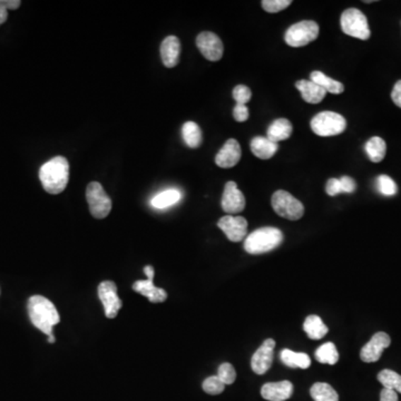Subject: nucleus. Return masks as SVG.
<instances>
[{
    "mask_svg": "<svg viewBox=\"0 0 401 401\" xmlns=\"http://www.w3.org/2000/svg\"><path fill=\"white\" fill-rule=\"evenodd\" d=\"M281 360L284 365L290 368H300L308 369L311 365V359L307 354L303 352H294L290 349H284L281 351Z\"/></svg>",
    "mask_w": 401,
    "mask_h": 401,
    "instance_id": "nucleus-22",
    "label": "nucleus"
},
{
    "mask_svg": "<svg viewBox=\"0 0 401 401\" xmlns=\"http://www.w3.org/2000/svg\"><path fill=\"white\" fill-rule=\"evenodd\" d=\"M27 309L33 325L48 337L54 336L53 328L61 321L55 304L45 296H33L29 298Z\"/></svg>",
    "mask_w": 401,
    "mask_h": 401,
    "instance_id": "nucleus-1",
    "label": "nucleus"
},
{
    "mask_svg": "<svg viewBox=\"0 0 401 401\" xmlns=\"http://www.w3.org/2000/svg\"><path fill=\"white\" fill-rule=\"evenodd\" d=\"M273 210L281 218L288 219L290 221H298L303 216L304 207L299 199H296L289 192L277 191L273 194L272 199Z\"/></svg>",
    "mask_w": 401,
    "mask_h": 401,
    "instance_id": "nucleus-7",
    "label": "nucleus"
},
{
    "mask_svg": "<svg viewBox=\"0 0 401 401\" xmlns=\"http://www.w3.org/2000/svg\"><path fill=\"white\" fill-rule=\"evenodd\" d=\"M292 124L290 123L286 118H279L273 122L267 131V139L274 143H279L280 141H284L291 136Z\"/></svg>",
    "mask_w": 401,
    "mask_h": 401,
    "instance_id": "nucleus-21",
    "label": "nucleus"
},
{
    "mask_svg": "<svg viewBox=\"0 0 401 401\" xmlns=\"http://www.w3.org/2000/svg\"><path fill=\"white\" fill-rule=\"evenodd\" d=\"M391 344L390 337L385 332H378L373 335L371 340L364 346L360 351V358L362 361L371 364L380 359L381 354L385 348Z\"/></svg>",
    "mask_w": 401,
    "mask_h": 401,
    "instance_id": "nucleus-12",
    "label": "nucleus"
},
{
    "mask_svg": "<svg viewBox=\"0 0 401 401\" xmlns=\"http://www.w3.org/2000/svg\"><path fill=\"white\" fill-rule=\"evenodd\" d=\"M218 376L224 385H232L236 381V373L233 366L228 362H224L219 367Z\"/></svg>",
    "mask_w": 401,
    "mask_h": 401,
    "instance_id": "nucleus-33",
    "label": "nucleus"
},
{
    "mask_svg": "<svg viewBox=\"0 0 401 401\" xmlns=\"http://www.w3.org/2000/svg\"><path fill=\"white\" fill-rule=\"evenodd\" d=\"M144 273L146 274L147 280H139L133 284L134 291L146 296L149 301L152 303H161L168 298L164 289L158 288L154 286V267L147 265L144 267Z\"/></svg>",
    "mask_w": 401,
    "mask_h": 401,
    "instance_id": "nucleus-9",
    "label": "nucleus"
},
{
    "mask_svg": "<svg viewBox=\"0 0 401 401\" xmlns=\"http://www.w3.org/2000/svg\"><path fill=\"white\" fill-rule=\"evenodd\" d=\"M197 46L207 61L219 62L224 53L222 40L214 33H201L197 38Z\"/></svg>",
    "mask_w": 401,
    "mask_h": 401,
    "instance_id": "nucleus-10",
    "label": "nucleus"
},
{
    "mask_svg": "<svg viewBox=\"0 0 401 401\" xmlns=\"http://www.w3.org/2000/svg\"><path fill=\"white\" fill-rule=\"evenodd\" d=\"M311 81L319 85L321 88L325 89V92L331 93V94L338 95L344 93V86L340 81H335L330 79L321 71H315L311 73Z\"/></svg>",
    "mask_w": 401,
    "mask_h": 401,
    "instance_id": "nucleus-24",
    "label": "nucleus"
},
{
    "mask_svg": "<svg viewBox=\"0 0 401 401\" xmlns=\"http://www.w3.org/2000/svg\"><path fill=\"white\" fill-rule=\"evenodd\" d=\"M181 54V42L178 37L168 36L161 45V57L163 64L168 69H173L180 62Z\"/></svg>",
    "mask_w": 401,
    "mask_h": 401,
    "instance_id": "nucleus-18",
    "label": "nucleus"
},
{
    "mask_svg": "<svg viewBox=\"0 0 401 401\" xmlns=\"http://www.w3.org/2000/svg\"><path fill=\"white\" fill-rule=\"evenodd\" d=\"M203 390L209 395H220L226 389V385L221 381L218 376H212L209 377L203 381Z\"/></svg>",
    "mask_w": 401,
    "mask_h": 401,
    "instance_id": "nucleus-32",
    "label": "nucleus"
},
{
    "mask_svg": "<svg viewBox=\"0 0 401 401\" xmlns=\"http://www.w3.org/2000/svg\"><path fill=\"white\" fill-rule=\"evenodd\" d=\"M218 226L232 242L242 241L248 234V221L242 216H223L219 220Z\"/></svg>",
    "mask_w": 401,
    "mask_h": 401,
    "instance_id": "nucleus-13",
    "label": "nucleus"
},
{
    "mask_svg": "<svg viewBox=\"0 0 401 401\" xmlns=\"http://www.w3.org/2000/svg\"><path fill=\"white\" fill-rule=\"evenodd\" d=\"M233 98L236 100V104L245 105L252 98L251 89L245 85H238L233 89Z\"/></svg>",
    "mask_w": 401,
    "mask_h": 401,
    "instance_id": "nucleus-35",
    "label": "nucleus"
},
{
    "mask_svg": "<svg viewBox=\"0 0 401 401\" xmlns=\"http://www.w3.org/2000/svg\"><path fill=\"white\" fill-rule=\"evenodd\" d=\"M325 191H327V194L330 195V197H336V195L340 194L341 185L339 178H330V180L327 182Z\"/></svg>",
    "mask_w": 401,
    "mask_h": 401,
    "instance_id": "nucleus-38",
    "label": "nucleus"
},
{
    "mask_svg": "<svg viewBox=\"0 0 401 401\" xmlns=\"http://www.w3.org/2000/svg\"><path fill=\"white\" fill-rule=\"evenodd\" d=\"M282 241H284V234L279 228H257L245 239L244 249L250 255H262L277 249Z\"/></svg>",
    "mask_w": 401,
    "mask_h": 401,
    "instance_id": "nucleus-3",
    "label": "nucleus"
},
{
    "mask_svg": "<svg viewBox=\"0 0 401 401\" xmlns=\"http://www.w3.org/2000/svg\"><path fill=\"white\" fill-rule=\"evenodd\" d=\"M341 185V193H354L356 189V181L350 176H342L339 178Z\"/></svg>",
    "mask_w": 401,
    "mask_h": 401,
    "instance_id": "nucleus-36",
    "label": "nucleus"
},
{
    "mask_svg": "<svg viewBox=\"0 0 401 401\" xmlns=\"http://www.w3.org/2000/svg\"><path fill=\"white\" fill-rule=\"evenodd\" d=\"M380 401H398V395L393 389L383 388L380 393Z\"/></svg>",
    "mask_w": 401,
    "mask_h": 401,
    "instance_id": "nucleus-39",
    "label": "nucleus"
},
{
    "mask_svg": "<svg viewBox=\"0 0 401 401\" xmlns=\"http://www.w3.org/2000/svg\"><path fill=\"white\" fill-rule=\"evenodd\" d=\"M377 187L381 194L385 197H393L397 194V191H398L397 184L388 175H380L377 178Z\"/></svg>",
    "mask_w": 401,
    "mask_h": 401,
    "instance_id": "nucleus-31",
    "label": "nucleus"
},
{
    "mask_svg": "<svg viewBox=\"0 0 401 401\" xmlns=\"http://www.w3.org/2000/svg\"><path fill=\"white\" fill-rule=\"evenodd\" d=\"M365 150L371 162L379 163L385 158L387 144L381 137H371L366 144Z\"/></svg>",
    "mask_w": 401,
    "mask_h": 401,
    "instance_id": "nucleus-27",
    "label": "nucleus"
},
{
    "mask_svg": "<svg viewBox=\"0 0 401 401\" xmlns=\"http://www.w3.org/2000/svg\"><path fill=\"white\" fill-rule=\"evenodd\" d=\"M233 116L236 122L243 123V122L248 121V118H249V108L247 107V105L236 104V107L233 108Z\"/></svg>",
    "mask_w": 401,
    "mask_h": 401,
    "instance_id": "nucleus-37",
    "label": "nucleus"
},
{
    "mask_svg": "<svg viewBox=\"0 0 401 401\" xmlns=\"http://www.w3.org/2000/svg\"><path fill=\"white\" fill-rule=\"evenodd\" d=\"M251 151L257 158L261 160H269L273 158V155L276 154L279 150L278 143L272 142L267 137L257 136L252 139Z\"/></svg>",
    "mask_w": 401,
    "mask_h": 401,
    "instance_id": "nucleus-20",
    "label": "nucleus"
},
{
    "mask_svg": "<svg viewBox=\"0 0 401 401\" xmlns=\"http://www.w3.org/2000/svg\"><path fill=\"white\" fill-rule=\"evenodd\" d=\"M181 192L178 191V190H166V191L161 192L158 195H155L151 199V205L154 209L163 210V209H168V207L176 204L181 199Z\"/></svg>",
    "mask_w": 401,
    "mask_h": 401,
    "instance_id": "nucleus-25",
    "label": "nucleus"
},
{
    "mask_svg": "<svg viewBox=\"0 0 401 401\" xmlns=\"http://www.w3.org/2000/svg\"><path fill=\"white\" fill-rule=\"evenodd\" d=\"M98 296L104 307L105 315L114 319L122 308V300L117 296V286L112 281H104L98 286Z\"/></svg>",
    "mask_w": 401,
    "mask_h": 401,
    "instance_id": "nucleus-11",
    "label": "nucleus"
},
{
    "mask_svg": "<svg viewBox=\"0 0 401 401\" xmlns=\"http://www.w3.org/2000/svg\"><path fill=\"white\" fill-rule=\"evenodd\" d=\"M48 342H50V344H54V342H55V337L54 336L48 337Z\"/></svg>",
    "mask_w": 401,
    "mask_h": 401,
    "instance_id": "nucleus-43",
    "label": "nucleus"
},
{
    "mask_svg": "<svg viewBox=\"0 0 401 401\" xmlns=\"http://www.w3.org/2000/svg\"><path fill=\"white\" fill-rule=\"evenodd\" d=\"M315 359L321 364L336 365L339 360V352L332 342H327L318 348L315 351Z\"/></svg>",
    "mask_w": 401,
    "mask_h": 401,
    "instance_id": "nucleus-29",
    "label": "nucleus"
},
{
    "mask_svg": "<svg viewBox=\"0 0 401 401\" xmlns=\"http://www.w3.org/2000/svg\"><path fill=\"white\" fill-rule=\"evenodd\" d=\"M241 156L242 151L239 142L236 139H230L215 156V163L219 168H231L240 162Z\"/></svg>",
    "mask_w": 401,
    "mask_h": 401,
    "instance_id": "nucleus-16",
    "label": "nucleus"
},
{
    "mask_svg": "<svg viewBox=\"0 0 401 401\" xmlns=\"http://www.w3.org/2000/svg\"><path fill=\"white\" fill-rule=\"evenodd\" d=\"M89 210L95 219H105L112 210V199L98 182H92L86 189Z\"/></svg>",
    "mask_w": 401,
    "mask_h": 401,
    "instance_id": "nucleus-8",
    "label": "nucleus"
},
{
    "mask_svg": "<svg viewBox=\"0 0 401 401\" xmlns=\"http://www.w3.org/2000/svg\"><path fill=\"white\" fill-rule=\"evenodd\" d=\"M221 205H222L223 211L228 214H236L244 210L245 197L243 193L238 189L236 182L230 181L226 184Z\"/></svg>",
    "mask_w": 401,
    "mask_h": 401,
    "instance_id": "nucleus-15",
    "label": "nucleus"
},
{
    "mask_svg": "<svg viewBox=\"0 0 401 401\" xmlns=\"http://www.w3.org/2000/svg\"><path fill=\"white\" fill-rule=\"evenodd\" d=\"M8 19V11L4 8L3 6H0V25H3L6 23V21Z\"/></svg>",
    "mask_w": 401,
    "mask_h": 401,
    "instance_id": "nucleus-42",
    "label": "nucleus"
},
{
    "mask_svg": "<svg viewBox=\"0 0 401 401\" xmlns=\"http://www.w3.org/2000/svg\"><path fill=\"white\" fill-rule=\"evenodd\" d=\"M274 348H276V341L273 339H267L252 356V370L257 375H265L267 370L270 369L272 366Z\"/></svg>",
    "mask_w": 401,
    "mask_h": 401,
    "instance_id": "nucleus-14",
    "label": "nucleus"
},
{
    "mask_svg": "<svg viewBox=\"0 0 401 401\" xmlns=\"http://www.w3.org/2000/svg\"><path fill=\"white\" fill-rule=\"evenodd\" d=\"M296 87L299 89L300 93H301L302 98H303L306 102L309 103V104H318V103H321V100H323V98H325V95H327V92H325V89L321 88L319 85L315 84V83L311 81L302 79V81H296Z\"/></svg>",
    "mask_w": 401,
    "mask_h": 401,
    "instance_id": "nucleus-19",
    "label": "nucleus"
},
{
    "mask_svg": "<svg viewBox=\"0 0 401 401\" xmlns=\"http://www.w3.org/2000/svg\"><path fill=\"white\" fill-rule=\"evenodd\" d=\"M40 180L45 191L50 194H59L69 184V161L63 156H56L45 163L40 170Z\"/></svg>",
    "mask_w": 401,
    "mask_h": 401,
    "instance_id": "nucleus-2",
    "label": "nucleus"
},
{
    "mask_svg": "<svg viewBox=\"0 0 401 401\" xmlns=\"http://www.w3.org/2000/svg\"><path fill=\"white\" fill-rule=\"evenodd\" d=\"M261 4H262L263 9L265 11L274 13L288 8L289 6L291 5L292 1L291 0H263Z\"/></svg>",
    "mask_w": 401,
    "mask_h": 401,
    "instance_id": "nucleus-34",
    "label": "nucleus"
},
{
    "mask_svg": "<svg viewBox=\"0 0 401 401\" xmlns=\"http://www.w3.org/2000/svg\"><path fill=\"white\" fill-rule=\"evenodd\" d=\"M312 131L322 137L335 136L344 133L347 127L346 118L335 112H321L312 118Z\"/></svg>",
    "mask_w": 401,
    "mask_h": 401,
    "instance_id": "nucleus-4",
    "label": "nucleus"
},
{
    "mask_svg": "<svg viewBox=\"0 0 401 401\" xmlns=\"http://www.w3.org/2000/svg\"><path fill=\"white\" fill-rule=\"evenodd\" d=\"M310 395L315 401H339L338 393L329 383H315L310 389Z\"/></svg>",
    "mask_w": 401,
    "mask_h": 401,
    "instance_id": "nucleus-28",
    "label": "nucleus"
},
{
    "mask_svg": "<svg viewBox=\"0 0 401 401\" xmlns=\"http://www.w3.org/2000/svg\"><path fill=\"white\" fill-rule=\"evenodd\" d=\"M341 28L344 34L358 40H367L370 38V28L367 17L359 9L349 8L341 15Z\"/></svg>",
    "mask_w": 401,
    "mask_h": 401,
    "instance_id": "nucleus-5",
    "label": "nucleus"
},
{
    "mask_svg": "<svg viewBox=\"0 0 401 401\" xmlns=\"http://www.w3.org/2000/svg\"><path fill=\"white\" fill-rule=\"evenodd\" d=\"M303 330L312 340H320L328 333V327L323 323L320 317L309 315L304 321Z\"/></svg>",
    "mask_w": 401,
    "mask_h": 401,
    "instance_id": "nucleus-23",
    "label": "nucleus"
},
{
    "mask_svg": "<svg viewBox=\"0 0 401 401\" xmlns=\"http://www.w3.org/2000/svg\"><path fill=\"white\" fill-rule=\"evenodd\" d=\"M184 142L191 149H197L202 143V131L194 122H187L182 127Z\"/></svg>",
    "mask_w": 401,
    "mask_h": 401,
    "instance_id": "nucleus-26",
    "label": "nucleus"
},
{
    "mask_svg": "<svg viewBox=\"0 0 401 401\" xmlns=\"http://www.w3.org/2000/svg\"><path fill=\"white\" fill-rule=\"evenodd\" d=\"M294 393V385L290 381L265 383L261 389V395L265 400L286 401Z\"/></svg>",
    "mask_w": 401,
    "mask_h": 401,
    "instance_id": "nucleus-17",
    "label": "nucleus"
},
{
    "mask_svg": "<svg viewBox=\"0 0 401 401\" xmlns=\"http://www.w3.org/2000/svg\"><path fill=\"white\" fill-rule=\"evenodd\" d=\"M391 98L398 107L401 108V81H398L393 87Z\"/></svg>",
    "mask_w": 401,
    "mask_h": 401,
    "instance_id": "nucleus-40",
    "label": "nucleus"
},
{
    "mask_svg": "<svg viewBox=\"0 0 401 401\" xmlns=\"http://www.w3.org/2000/svg\"><path fill=\"white\" fill-rule=\"evenodd\" d=\"M21 0H0V6H3L4 8L7 11H15L21 7Z\"/></svg>",
    "mask_w": 401,
    "mask_h": 401,
    "instance_id": "nucleus-41",
    "label": "nucleus"
},
{
    "mask_svg": "<svg viewBox=\"0 0 401 401\" xmlns=\"http://www.w3.org/2000/svg\"><path fill=\"white\" fill-rule=\"evenodd\" d=\"M319 25L313 21H303L292 25L284 35L286 44L291 47H302L315 42L319 36Z\"/></svg>",
    "mask_w": 401,
    "mask_h": 401,
    "instance_id": "nucleus-6",
    "label": "nucleus"
},
{
    "mask_svg": "<svg viewBox=\"0 0 401 401\" xmlns=\"http://www.w3.org/2000/svg\"><path fill=\"white\" fill-rule=\"evenodd\" d=\"M378 380L383 388L393 389L396 393H401V376L393 370L385 369L378 375Z\"/></svg>",
    "mask_w": 401,
    "mask_h": 401,
    "instance_id": "nucleus-30",
    "label": "nucleus"
}]
</instances>
